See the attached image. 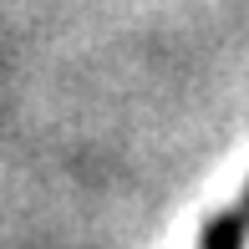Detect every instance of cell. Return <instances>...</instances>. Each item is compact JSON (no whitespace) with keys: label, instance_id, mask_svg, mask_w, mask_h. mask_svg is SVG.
<instances>
[{"label":"cell","instance_id":"6da1fadb","mask_svg":"<svg viewBox=\"0 0 249 249\" xmlns=\"http://www.w3.org/2000/svg\"><path fill=\"white\" fill-rule=\"evenodd\" d=\"M244 219H249V203H244Z\"/></svg>","mask_w":249,"mask_h":249}]
</instances>
